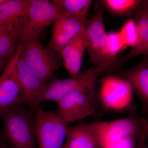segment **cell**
<instances>
[{"label": "cell", "instance_id": "5bb4252c", "mask_svg": "<svg viewBox=\"0 0 148 148\" xmlns=\"http://www.w3.org/2000/svg\"><path fill=\"white\" fill-rule=\"evenodd\" d=\"M88 37L86 27L80 31L64 46L61 53L65 68L72 77L80 73Z\"/></svg>", "mask_w": 148, "mask_h": 148}, {"label": "cell", "instance_id": "d6986e66", "mask_svg": "<svg viewBox=\"0 0 148 148\" xmlns=\"http://www.w3.org/2000/svg\"><path fill=\"white\" fill-rule=\"evenodd\" d=\"M52 2L61 10L70 15L79 16L88 21L91 0H53Z\"/></svg>", "mask_w": 148, "mask_h": 148}, {"label": "cell", "instance_id": "4316f807", "mask_svg": "<svg viewBox=\"0 0 148 148\" xmlns=\"http://www.w3.org/2000/svg\"><path fill=\"white\" fill-rule=\"evenodd\" d=\"M0 28H1V25H0Z\"/></svg>", "mask_w": 148, "mask_h": 148}, {"label": "cell", "instance_id": "9c48e42d", "mask_svg": "<svg viewBox=\"0 0 148 148\" xmlns=\"http://www.w3.org/2000/svg\"><path fill=\"white\" fill-rule=\"evenodd\" d=\"M106 125V122L80 121L68 127L66 143L70 148H102Z\"/></svg>", "mask_w": 148, "mask_h": 148}, {"label": "cell", "instance_id": "6da1fadb", "mask_svg": "<svg viewBox=\"0 0 148 148\" xmlns=\"http://www.w3.org/2000/svg\"><path fill=\"white\" fill-rule=\"evenodd\" d=\"M105 73L101 66L90 68L87 77L57 102L55 113L66 124L101 114L105 111L96 89L97 79Z\"/></svg>", "mask_w": 148, "mask_h": 148}, {"label": "cell", "instance_id": "9a60e30c", "mask_svg": "<svg viewBox=\"0 0 148 148\" xmlns=\"http://www.w3.org/2000/svg\"><path fill=\"white\" fill-rule=\"evenodd\" d=\"M26 15L10 24L1 25L0 58L12 56L21 42Z\"/></svg>", "mask_w": 148, "mask_h": 148}, {"label": "cell", "instance_id": "ffe728a7", "mask_svg": "<svg viewBox=\"0 0 148 148\" xmlns=\"http://www.w3.org/2000/svg\"><path fill=\"white\" fill-rule=\"evenodd\" d=\"M102 5L117 15L130 14L135 10L142 2L140 0H105L101 1Z\"/></svg>", "mask_w": 148, "mask_h": 148}, {"label": "cell", "instance_id": "4fadbf2b", "mask_svg": "<svg viewBox=\"0 0 148 148\" xmlns=\"http://www.w3.org/2000/svg\"><path fill=\"white\" fill-rule=\"evenodd\" d=\"M108 74L124 80L131 86L143 105L144 112H148V57L145 55L139 64L127 70L121 68ZM108 75V74H107Z\"/></svg>", "mask_w": 148, "mask_h": 148}, {"label": "cell", "instance_id": "277c9868", "mask_svg": "<svg viewBox=\"0 0 148 148\" xmlns=\"http://www.w3.org/2000/svg\"><path fill=\"white\" fill-rule=\"evenodd\" d=\"M20 56L35 75L46 83L61 65V54L44 47L39 37L21 42Z\"/></svg>", "mask_w": 148, "mask_h": 148}, {"label": "cell", "instance_id": "44dd1931", "mask_svg": "<svg viewBox=\"0 0 148 148\" xmlns=\"http://www.w3.org/2000/svg\"><path fill=\"white\" fill-rule=\"evenodd\" d=\"M138 138L136 137L124 138L110 148H136Z\"/></svg>", "mask_w": 148, "mask_h": 148}, {"label": "cell", "instance_id": "8fae6325", "mask_svg": "<svg viewBox=\"0 0 148 148\" xmlns=\"http://www.w3.org/2000/svg\"><path fill=\"white\" fill-rule=\"evenodd\" d=\"M21 52V43L0 77V112L22 104L16 76V63Z\"/></svg>", "mask_w": 148, "mask_h": 148}, {"label": "cell", "instance_id": "7c38bea8", "mask_svg": "<svg viewBox=\"0 0 148 148\" xmlns=\"http://www.w3.org/2000/svg\"><path fill=\"white\" fill-rule=\"evenodd\" d=\"M88 21L63 11L53 21L52 36L48 47L60 53L69 41L86 27Z\"/></svg>", "mask_w": 148, "mask_h": 148}, {"label": "cell", "instance_id": "ba28073f", "mask_svg": "<svg viewBox=\"0 0 148 148\" xmlns=\"http://www.w3.org/2000/svg\"><path fill=\"white\" fill-rule=\"evenodd\" d=\"M147 121L136 114L124 118L106 122L102 148H110L124 138L148 134Z\"/></svg>", "mask_w": 148, "mask_h": 148}, {"label": "cell", "instance_id": "2e32d148", "mask_svg": "<svg viewBox=\"0 0 148 148\" xmlns=\"http://www.w3.org/2000/svg\"><path fill=\"white\" fill-rule=\"evenodd\" d=\"M148 2L142 1L141 4L132 12L135 14L137 28V40L136 45L127 55L124 56L126 61L148 53Z\"/></svg>", "mask_w": 148, "mask_h": 148}, {"label": "cell", "instance_id": "5b68a950", "mask_svg": "<svg viewBox=\"0 0 148 148\" xmlns=\"http://www.w3.org/2000/svg\"><path fill=\"white\" fill-rule=\"evenodd\" d=\"M34 112L37 148H63L68 125L55 112L40 106Z\"/></svg>", "mask_w": 148, "mask_h": 148}, {"label": "cell", "instance_id": "e0dca14e", "mask_svg": "<svg viewBox=\"0 0 148 148\" xmlns=\"http://www.w3.org/2000/svg\"><path fill=\"white\" fill-rule=\"evenodd\" d=\"M88 70L71 78L55 79L47 83L41 94V103L52 101L57 103L82 82L88 75Z\"/></svg>", "mask_w": 148, "mask_h": 148}, {"label": "cell", "instance_id": "8992f818", "mask_svg": "<svg viewBox=\"0 0 148 148\" xmlns=\"http://www.w3.org/2000/svg\"><path fill=\"white\" fill-rule=\"evenodd\" d=\"M100 82L98 95L104 110L121 112L130 108L133 91L127 82L108 74L103 76Z\"/></svg>", "mask_w": 148, "mask_h": 148}, {"label": "cell", "instance_id": "7a4b0ae2", "mask_svg": "<svg viewBox=\"0 0 148 148\" xmlns=\"http://www.w3.org/2000/svg\"><path fill=\"white\" fill-rule=\"evenodd\" d=\"M3 138L10 148H37L35 112L18 104L0 112Z\"/></svg>", "mask_w": 148, "mask_h": 148}, {"label": "cell", "instance_id": "7402d4cb", "mask_svg": "<svg viewBox=\"0 0 148 148\" xmlns=\"http://www.w3.org/2000/svg\"><path fill=\"white\" fill-rule=\"evenodd\" d=\"M148 134H143L138 138L136 148H148L147 144V138Z\"/></svg>", "mask_w": 148, "mask_h": 148}, {"label": "cell", "instance_id": "ac0fdd59", "mask_svg": "<svg viewBox=\"0 0 148 148\" xmlns=\"http://www.w3.org/2000/svg\"><path fill=\"white\" fill-rule=\"evenodd\" d=\"M32 0H7L0 5V25L10 24L25 16Z\"/></svg>", "mask_w": 148, "mask_h": 148}, {"label": "cell", "instance_id": "603a6c76", "mask_svg": "<svg viewBox=\"0 0 148 148\" xmlns=\"http://www.w3.org/2000/svg\"><path fill=\"white\" fill-rule=\"evenodd\" d=\"M0 148H10L3 138L2 134H0Z\"/></svg>", "mask_w": 148, "mask_h": 148}, {"label": "cell", "instance_id": "d4e9b609", "mask_svg": "<svg viewBox=\"0 0 148 148\" xmlns=\"http://www.w3.org/2000/svg\"><path fill=\"white\" fill-rule=\"evenodd\" d=\"M7 0H0V5L6 1Z\"/></svg>", "mask_w": 148, "mask_h": 148}, {"label": "cell", "instance_id": "484cf974", "mask_svg": "<svg viewBox=\"0 0 148 148\" xmlns=\"http://www.w3.org/2000/svg\"><path fill=\"white\" fill-rule=\"evenodd\" d=\"M63 148H69V145H68V144H67L66 143H65V145H64V147Z\"/></svg>", "mask_w": 148, "mask_h": 148}, {"label": "cell", "instance_id": "52a82bcc", "mask_svg": "<svg viewBox=\"0 0 148 148\" xmlns=\"http://www.w3.org/2000/svg\"><path fill=\"white\" fill-rule=\"evenodd\" d=\"M63 12L61 9L48 0H32L25 17L21 42L39 37L43 29Z\"/></svg>", "mask_w": 148, "mask_h": 148}, {"label": "cell", "instance_id": "3957f363", "mask_svg": "<svg viewBox=\"0 0 148 148\" xmlns=\"http://www.w3.org/2000/svg\"><path fill=\"white\" fill-rule=\"evenodd\" d=\"M98 4L86 26L88 37L87 49L90 61L95 67L105 66L110 73L120 68L126 61L124 56L117 55L111 51L104 25L103 7L100 2Z\"/></svg>", "mask_w": 148, "mask_h": 148}, {"label": "cell", "instance_id": "cb8c5ba5", "mask_svg": "<svg viewBox=\"0 0 148 148\" xmlns=\"http://www.w3.org/2000/svg\"><path fill=\"white\" fill-rule=\"evenodd\" d=\"M3 66V60L0 58V71L1 70Z\"/></svg>", "mask_w": 148, "mask_h": 148}, {"label": "cell", "instance_id": "30bf717a", "mask_svg": "<svg viewBox=\"0 0 148 148\" xmlns=\"http://www.w3.org/2000/svg\"><path fill=\"white\" fill-rule=\"evenodd\" d=\"M16 67V76L22 103L34 111L40 106L41 94L47 83L35 75L20 55Z\"/></svg>", "mask_w": 148, "mask_h": 148}]
</instances>
